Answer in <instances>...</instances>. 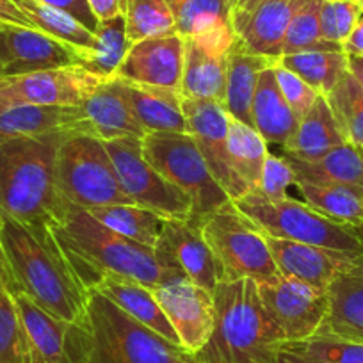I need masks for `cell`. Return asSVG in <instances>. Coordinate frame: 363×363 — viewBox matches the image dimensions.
I'll return each mask as SVG.
<instances>
[{
	"label": "cell",
	"instance_id": "cell-22",
	"mask_svg": "<svg viewBox=\"0 0 363 363\" xmlns=\"http://www.w3.org/2000/svg\"><path fill=\"white\" fill-rule=\"evenodd\" d=\"M301 0H260L250 11H232L235 36L251 52L280 61L292 15Z\"/></svg>",
	"mask_w": 363,
	"mask_h": 363
},
{
	"label": "cell",
	"instance_id": "cell-32",
	"mask_svg": "<svg viewBox=\"0 0 363 363\" xmlns=\"http://www.w3.org/2000/svg\"><path fill=\"white\" fill-rule=\"evenodd\" d=\"M303 201L337 223L363 226V189L296 180Z\"/></svg>",
	"mask_w": 363,
	"mask_h": 363
},
{
	"label": "cell",
	"instance_id": "cell-34",
	"mask_svg": "<svg viewBox=\"0 0 363 363\" xmlns=\"http://www.w3.org/2000/svg\"><path fill=\"white\" fill-rule=\"evenodd\" d=\"M267 143L250 125L230 118L228 155L232 169L247 191H255L260 184L262 169L267 157Z\"/></svg>",
	"mask_w": 363,
	"mask_h": 363
},
{
	"label": "cell",
	"instance_id": "cell-10",
	"mask_svg": "<svg viewBox=\"0 0 363 363\" xmlns=\"http://www.w3.org/2000/svg\"><path fill=\"white\" fill-rule=\"evenodd\" d=\"M104 145L113 159L121 187L135 205L167 219L189 221L193 201L145 159L141 139H114L104 141Z\"/></svg>",
	"mask_w": 363,
	"mask_h": 363
},
{
	"label": "cell",
	"instance_id": "cell-40",
	"mask_svg": "<svg viewBox=\"0 0 363 363\" xmlns=\"http://www.w3.org/2000/svg\"><path fill=\"white\" fill-rule=\"evenodd\" d=\"M320 2L323 0H301L292 15L284 41V55L301 54V52L326 50L344 52L340 45L330 43L320 36ZM281 55V57H284Z\"/></svg>",
	"mask_w": 363,
	"mask_h": 363
},
{
	"label": "cell",
	"instance_id": "cell-17",
	"mask_svg": "<svg viewBox=\"0 0 363 363\" xmlns=\"http://www.w3.org/2000/svg\"><path fill=\"white\" fill-rule=\"evenodd\" d=\"M265 235V233H264ZM271 257L281 277L294 278L319 289H328L344 272L362 271L363 257L328 247L265 235Z\"/></svg>",
	"mask_w": 363,
	"mask_h": 363
},
{
	"label": "cell",
	"instance_id": "cell-44",
	"mask_svg": "<svg viewBox=\"0 0 363 363\" xmlns=\"http://www.w3.org/2000/svg\"><path fill=\"white\" fill-rule=\"evenodd\" d=\"M294 184L296 174L289 160L284 155L277 157L269 152L267 157H265L264 169H262L260 184L255 191L260 193L265 200L280 201L291 198L289 189L294 187Z\"/></svg>",
	"mask_w": 363,
	"mask_h": 363
},
{
	"label": "cell",
	"instance_id": "cell-53",
	"mask_svg": "<svg viewBox=\"0 0 363 363\" xmlns=\"http://www.w3.org/2000/svg\"><path fill=\"white\" fill-rule=\"evenodd\" d=\"M260 0H233L232 11H250L251 8L258 4Z\"/></svg>",
	"mask_w": 363,
	"mask_h": 363
},
{
	"label": "cell",
	"instance_id": "cell-6",
	"mask_svg": "<svg viewBox=\"0 0 363 363\" xmlns=\"http://www.w3.org/2000/svg\"><path fill=\"white\" fill-rule=\"evenodd\" d=\"M233 205L269 237L363 257V226L333 221L305 201L292 198L269 201L257 191H250L233 200Z\"/></svg>",
	"mask_w": 363,
	"mask_h": 363
},
{
	"label": "cell",
	"instance_id": "cell-19",
	"mask_svg": "<svg viewBox=\"0 0 363 363\" xmlns=\"http://www.w3.org/2000/svg\"><path fill=\"white\" fill-rule=\"evenodd\" d=\"M2 30H4L8 57L0 75H20V73L79 66L82 54L86 52L30 27L2 23Z\"/></svg>",
	"mask_w": 363,
	"mask_h": 363
},
{
	"label": "cell",
	"instance_id": "cell-20",
	"mask_svg": "<svg viewBox=\"0 0 363 363\" xmlns=\"http://www.w3.org/2000/svg\"><path fill=\"white\" fill-rule=\"evenodd\" d=\"M13 298L29 337L30 363H79L80 319L61 320L23 294H13Z\"/></svg>",
	"mask_w": 363,
	"mask_h": 363
},
{
	"label": "cell",
	"instance_id": "cell-23",
	"mask_svg": "<svg viewBox=\"0 0 363 363\" xmlns=\"http://www.w3.org/2000/svg\"><path fill=\"white\" fill-rule=\"evenodd\" d=\"M86 134L79 106H22L0 111V143L54 134Z\"/></svg>",
	"mask_w": 363,
	"mask_h": 363
},
{
	"label": "cell",
	"instance_id": "cell-33",
	"mask_svg": "<svg viewBox=\"0 0 363 363\" xmlns=\"http://www.w3.org/2000/svg\"><path fill=\"white\" fill-rule=\"evenodd\" d=\"M87 212L95 216L107 228L148 247L155 246L167 219L157 212L134 203L106 205V207L89 208Z\"/></svg>",
	"mask_w": 363,
	"mask_h": 363
},
{
	"label": "cell",
	"instance_id": "cell-9",
	"mask_svg": "<svg viewBox=\"0 0 363 363\" xmlns=\"http://www.w3.org/2000/svg\"><path fill=\"white\" fill-rule=\"evenodd\" d=\"M200 232L218 262L219 281L247 278L264 284L280 274L265 235L232 200L208 216Z\"/></svg>",
	"mask_w": 363,
	"mask_h": 363
},
{
	"label": "cell",
	"instance_id": "cell-15",
	"mask_svg": "<svg viewBox=\"0 0 363 363\" xmlns=\"http://www.w3.org/2000/svg\"><path fill=\"white\" fill-rule=\"evenodd\" d=\"M153 257L164 271L180 272L205 291L214 292L218 287V262L200 228L189 221L166 219L153 246Z\"/></svg>",
	"mask_w": 363,
	"mask_h": 363
},
{
	"label": "cell",
	"instance_id": "cell-51",
	"mask_svg": "<svg viewBox=\"0 0 363 363\" xmlns=\"http://www.w3.org/2000/svg\"><path fill=\"white\" fill-rule=\"evenodd\" d=\"M347 72L358 80V84L363 89V57H358V55H347Z\"/></svg>",
	"mask_w": 363,
	"mask_h": 363
},
{
	"label": "cell",
	"instance_id": "cell-1",
	"mask_svg": "<svg viewBox=\"0 0 363 363\" xmlns=\"http://www.w3.org/2000/svg\"><path fill=\"white\" fill-rule=\"evenodd\" d=\"M48 230L68 267L87 292L96 287L107 271L132 278L152 291L169 272L157 264L153 247L107 228L86 208L69 203L62 196Z\"/></svg>",
	"mask_w": 363,
	"mask_h": 363
},
{
	"label": "cell",
	"instance_id": "cell-41",
	"mask_svg": "<svg viewBox=\"0 0 363 363\" xmlns=\"http://www.w3.org/2000/svg\"><path fill=\"white\" fill-rule=\"evenodd\" d=\"M0 363H30L26 324L6 287H0Z\"/></svg>",
	"mask_w": 363,
	"mask_h": 363
},
{
	"label": "cell",
	"instance_id": "cell-26",
	"mask_svg": "<svg viewBox=\"0 0 363 363\" xmlns=\"http://www.w3.org/2000/svg\"><path fill=\"white\" fill-rule=\"evenodd\" d=\"M253 128L267 145L284 148L298 130L299 118L287 104L274 77V65L265 68L258 77L253 102H251Z\"/></svg>",
	"mask_w": 363,
	"mask_h": 363
},
{
	"label": "cell",
	"instance_id": "cell-37",
	"mask_svg": "<svg viewBox=\"0 0 363 363\" xmlns=\"http://www.w3.org/2000/svg\"><path fill=\"white\" fill-rule=\"evenodd\" d=\"M278 62L301 77L320 96H326L347 72V55L344 52H301L284 55Z\"/></svg>",
	"mask_w": 363,
	"mask_h": 363
},
{
	"label": "cell",
	"instance_id": "cell-47",
	"mask_svg": "<svg viewBox=\"0 0 363 363\" xmlns=\"http://www.w3.org/2000/svg\"><path fill=\"white\" fill-rule=\"evenodd\" d=\"M0 23H11V26L30 27V29H34L29 18L20 11V8L13 0H0Z\"/></svg>",
	"mask_w": 363,
	"mask_h": 363
},
{
	"label": "cell",
	"instance_id": "cell-45",
	"mask_svg": "<svg viewBox=\"0 0 363 363\" xmlns=\"http://www.w3.org/2000/svg\"><path fill=\"white\" fill-rule=\"evenodd\" d=\"M274 77H277L278 87H280L284 99L287 100V104L294 111L296 116L301 120L312 109V106L320 95L313 87H310L301 77L296 75L294 72L287 69L285 66H281L280 62L274 65Z\"/></svg>",
	"mask_w": 363,
	"mask_h": 363
},
{
	"label": "cell",
	"instance_id": "cell-18",
	"mask_svg": "<svg viewBox=\"0 0 363 363\" xmlns=\"http://www.w3.org/2000/svg\"><path fill=\"white\" fill-rule=\"evenodd\" d=\"M184 47L186 41L177 33L138 41L130 47L114 77L145 86L180 91Z\"/></svg>",
	"mask_w": 363,
	"mask_h": 363
},
{
	"label": "cell",
	"instance_id": "cell-24",
	"mask_svg": "<svg viewBox=\"0 0 363 363\" xmlns=\"http://www.w3.org/2000/svg\"><path fill=\"white\" fill-rule=\"evenodd\" d=\"M315 337L363 344V269L344 272L328 287V313Z\"/></svg>",
	"mask_w": 363,
	"mask_h": 363
},
{
	"label": "cell",
	"instance_id": "cell-43",
	"mask_svg": "<svg viewBox=\"0 0 363 363\" xmlns=\"http://www.w3.org/2000/svg\"><path fill=\"white\" fill-rule=\"evenodd\" d=\"M281 347L330 363H363V344H352L335 338L312 337L301 342H285Z\"/></svg>",
	"mask_w": 363,
	"mask_h": 363
},
{
	"label": "cell",
	"instance_id": "cell-54",
	"mask_svg": "<svg viewBox=\"0 0 363 363\" xmlns=\"http://www.w3.org/2000/svg\"><path fill=\"white\" fill-rule=\"evenodd\" d=\"M6 57H8V48H6L4 30H2V23H0V73H2V68H4Z\"/></svg>",
	"mask_w": 363,
	"mask_h": 363
},
{
	"label": "cell",
	"instance_id": "cell-8",
	"mask_svg": "<svg viewBox=\"0 0 363 363\" xmlns=\"http://www.w3.org/2000/svg\"><path fill=\"white\" fill-rule=\"evenodd\" d=\"M141 145L145 159L191 198L193 212L189 223L193 226L200 228L208 216L230 201L228 194L208 171L191 134L152 132L141 139Z\"/></svg>",
	"mask_w": 363,
	"mask_h": 363
},
{
	"label": "cell",
	"instance_id": "cell-12",
	"mask_svg": "<svg viewBox=\"0 0 363 363\" xmlns=\"http://www.w3.org/2000/svg\"><path fill=\"white\" fill-rule=\"evenodd\" d=\"M257 285L262 306L281 331L285 342L315 337L328 313V289L281 274Z\"/></svg>",
	"mask_w": 363,
	"mask_h": 363
},
{
	"label": "cell",
	"instance_id": "cell-2",
	"mask_svg": "<svg viewBox=\"0 0 363 363\" xmlns=\"http://www.w3.org/2000/svg\"><path fill=\"white\" fill-rule=\"evenodd\" d=\"M0 246L8 265L11 294H23L48 315L80 319L89 292L66 264L50 230L30 228L0 214Z\"/></svg>",
	"mask_w": 363,
	"mask_h": 363
},
{
	"label": "cell",
	"instance_id": "cell-49",
	"mask_svg": "<svg viewBox=\"0 0 363 363\" xmlns=\"http://www.w3.org/2000/svg\"><path fill=\"white\" fill-rule=\"evenodd\" d=\"M342 48H344L345 55H358V57H363V13L359 16L358 23H356L354 30H352L351 36L347 38V41H345Z\"/></svg>",
	"mask_w": 363,
	"mask_h": 363
},
{
	"label": "cell",
	"instance_id": "cell-30",
	"mask_svg": "<svg viewBox=\"0 0 363 363\" xmlns=\"http://www.w3.org/2000/svg\"><path fill=\"white\" fill-rule=\"evenodd\" d=\"M344 143L347 141L342 135L326 99L319 96L312 109L299 120L298 130L284 146V153L299 160H317Z\"/></svg>",
	"mask_w": 363,
	"mask_h": 363
},
{
	"label": "cell",
	"instance_id": "cell-4",
	"mask_svg": "<svg viewBox=\"0 0 363 363\" xmlns=\"http://www.w3.org/2000/svg\"><path fill=\"white\" fill-rule=\"evenodd\" d=\"M65 135L0 143V214L30 228H47L61 198L54 184V164Z\"/></svg>",
	"mask_w": 363,
	"mask_h": 363
},
{
	"label": "cell",
	"instance_id": "cell-42",
	"mask_svg": "<svg viewBox=\"0 0 363 363\" xmlns=\"http://www.w3.org/2000/svg\"><path fill=\"white\" fill-rule=\"evenodd\" d=\"M362 13L363 8L356 0H323L319 11L323 40L344 47Z\"/></svg>",
	"mask_w": 363,
	"mask_h": 363
},
{
	"label": "cell",
	"instance_id": "cell-31",
	"mask_svg": "<svg viewBox=\"0 0 363 363\" xmlns=\"http://www.w3.org/2000/svg\"><path fill=\"white\" fill-rule=\"evenodd\" d=\"M182 38L233 30L230 0H167Z\"/></svg>",
	"mask_w": 363,
	"mask_h": 363
},
{
	"label": "cell",
	"instance_id": "cell-36",
	"mask_svg": "<svg viewBox=\"0 0 363 363\" xmlns=\"http://www.w3.org/2000/svg\"><path fill=\"white\" fill-rule=\"evenodd\" d=\"M13 2L29 18L34 29L80 50H91L95 47V33H91L68 13L52 8L41 0H13Z\"/></svg>",
	"mask_w": 363,
	"mask_h": 363
},
{
	"label": "cell",
	"instance_id": "cell-46",
	"mask_svg": "<svg viewBox=\"0 0 363 363\" xmlns=\"http://www.w3.org/2000/svg\"><path fill=\"white\" fill-rule=\"evenodd\" d=\"M41 2L68 13L69 16L79 20L84 27H87L91 33H95L96 26H99V20H96L95 15L91 13L87 0H41Z\"/></svg>",
	"mask_w": 363,
	"mask_h": 363
},
{
	"label": "cell",
	"instance_id": "cell-56",
	"mask_svg": "<svg viewBox=\"0 0 363 363\" xmlns=\"http://www.w3.org/2000/svg\"><path fill=\"white\" fill-rule=\"evenodd\" d=\"M356 2H358V4L362 6V8H363V0H356Z\"/></svg>",
	"mask_w": 363,
	"mask_h": 363
},
{
	"label": "cell",
	"instance_id": "cell-28",
	"mask_svg": "<svg viewBox=\"0 0 363 363\" xmlns=\"http://www.w3.org/2000/svg\"><path fill=\"white\" fill-rule=\"evenodd\" d=\"M121 84H123L132 111L146 134H152V132L189 134L186 114L182 107L180 91L145 86V84L128 82L123 79H121Z\"/></svg>",
	"mask_w": 363,
	"mask_h": 363
},
{
	"label": "cell",
	"instance_id": "cell-13",
	"mask_svg": "<svg viewBox=\"0 0 363 363\" xmlns=\"http://www.w3.org/2000/svg\"><path fill=\"white\" fill-rule=\"evenodd\" d=\"M153 296L173 326L182 349L196 354L214 330V294L193 284L180 272L169 271L153 289Z\"/></svg>",
	"mask_w": 363,
	"mask_h": 363
},
{
	"label": "cell",
	"instance_id": "cell-55",
	"mask_svg": "<svg viewBox=\"0 0 363 363\" xmlns=\"http://www.w3.org/2000/svg\"><path fill=\"white\" fill-rule=\"evenodd\" d=\"M177 363H201V362H198L196 358H194V354H191V352H182L180 354V358L177 359Z\"/></svg>",
	"mask_w": 363,
	"mask_h": 363
},
{
	"label": "cell",
	"instance_id": "cell-5",
	"mask_svg": "<svg viewBox=\"0 0 363 363\" xmlns=\"http://www.w3.org/2000/svg\"><path fill=\"white\" fill-rule=\"evenodd\" d=\"M184 349L143 326L100 292L80 317L79 363H177Z\"/></svg>",
	"mask_w": 363,
	"mask_h": 363
},
{
	"label": "cell",
	"instance_id": "cell-48",
	"mask_svg": "<svg viewBox=\"0 0 363 363\" xmlns=\"http://www.w3.org/2000/svg\"><path fill=\"white\" fill-rule=\"evenodd\" d=\"M87 4L99 22L121 15V0H87Z\"/></svg>",
	"mask_w": 363,
	"mask_h": 363
},
{
	"label": "cell",
	"instance_id": "cell-14",
	"mask_svg": "<svg viewBox=\"0 0 363 363\" xmlns=\"http://www.w3.org/2000/svg\"><path fill=\"white\" fill-rule=\"evenodd\" d=\"M182 107L187 120V130L196 141L208 171L225 189L230 200H239L240 196L250 193L232 169L228 155L230 116L223 104L218 100L182 99Z\"/></svg>",
	"mask_w": 363,
	"mask_h": 363
},
{
	"label": "cell",
	"instance_id": "cell-50",
	"mask_svg": "<svg viewBox=\"0 0 363 363\" xmlns=\"http://www.w3.org/2000/svg\"><path fill=\"white\" fill-rule=\"evenodd\" d=\"M278 363H330L324 359L313 358V356L303 354V352L289 351V349L281 347L280 354H278Z\"/></svg>",
	"mask_w": 363,
	"mask_h": 363
},
{
	"label": "cell",
	"instance_id": "cell-11",
	"mask_svg": "<svg viewBox=\"0 0 363 363\" xmlns=\"http://www.w3.org/2000/svg\"><path fill=\"white\" fill-rule=\"evenodd\" d=\"M106 80L80 66L0 75V111L22 106H80Z\"/></svg>",
	"mask_w": 363,
	"mask_h": 363
},
{
	"label": "cell",
	"instance_id": "cell-39",
	"mask_svg": "<svg viewBox=\"0 0 363 363\" xmlns=\"http://www.w3.org/2000/svg\"><path fill=\"white\" fill-rule=\"evenodd\" d=\"M324 99L345 141L363 148V89L358 80L345 72Z\"/></svg>",
	"mask_w": 363,
	"mask_h": 363
},
{
	"label": "cell",
	"instance_id": "cell-3",
	"mask_svg": "<svg viewBox=\"0 0 363 363\" xmlns=\"http://www.w3.org/2000/svg\"><path fill=\"white\" fill-rule=\"evenodd\" d=\"M216 324L194 354L201 363H278L285 338L264 310L253 280L219 281L214 289Z\"/></svg>",
	"mask_w": 363,
	"mask_h": 363
},
{
	"label": "cell",
	"instance_id": "cell-57",
	"mask_svg": "<svg viewBox=\"0 0 363 363\" xmlns=\"http://www.w3.org/2000/svg\"><path fill=\"white\" fill-rule=\"evenodd\" d=\"M230 2H232V8H233V0H230Z\"/></svg>",
	"mask_w": 363,
	"mask_h": 363
},
{
	"label": "cell",
	"instance_id": "cell-35",
	"mask_svg": "<svg viewBox=\"0 0 363 363\" xmlns=\"http://www.w3.org/2000/svg\"><path fill=\"white\" fill-rule=\"evenodd\" d=\"M132 43L125 33L123 16L99 22L95 29V47L82 54L79 66L93 75L111 79L127 57Z\"/></svg>",
	"mask_w": 363,
	"mask_h": 363
},
{
	"label": "cell",
	"instance_id": "cell-29",
	"mask_svg": "<svg viewBox=\"0 0 363 363\" xmlns=\"http://www.w3.org/2000/svg\"><path fill=\"white\" fill-rule=\"evenodd\" d=\"M296 180L328 186H349L363 189V148L344 143L317 160H299L285 155Z\"/></svg>",
	"mask_w": 363,
	"mask_h": 363
},
{
	"label": "cell",
	"instance_id": "cell-21",
	"mask_svg": "<svg viewBox=\"0 0 363 363\" xmlns=\"http://www.w3.org/2000/svg\"><path fill=\"white\" fill-rule=\"evenodd\" d=\"M79 107L86 116V134L93 138L114 141L143 139L146 135L118 77H111L100 84Z\"/></svg>",
	"mask_w": 363,
	"mask_h": 363
},
{
	"label": "cell",
	"instance_id": "cell-27",
	"mask_svg": "<svg viewBox=\"0 0 363 363\" xmlns=\"http://www.w3.org/2000/svg\"><path fill=\"white\" fill-rule=\"evenodd\" d=\"M278 61L251 52L239 38L235 36L228 52V68H226V87L223 107L230 118L253 127L251 120V102L257 89L258 77L269 66Z\"/></svg>",
	"mask_w": 363,
	"mask_h": 363
},
{
	"label": "cell",
	"instance_id": "cell-16",
	"mask_svg": "<svg viewBox=\"0 0 363 363\" xmlns=\"http://www.w3.org/2000/svg\"><path fill=\"white\" fill-rule=\"evenodd\" d=\"M184 69L180 95L187 100L223 102L226 87L228 52L235 41L233 30L184 38Z\"/></svg>",
	"mask_w": 363,
	"mask_h": 363
},
{
	"label": "cell",
	"instance_id": "cell-7",
	"mask_svg": "<svg viewBox=\"0 0 363 363\" xmlns=\"http://www.w3.org/2000/svg\"><path fill=\"white\" fill-rule=\"evenodd\" d=\"M54 184L59 196L86 211L134 203L121 187L104 141L89 134L65 135L55 153Z\"/></svg>",
	"mask_w": 363,
	"mask_h": 363
},
{
	"label": "cell",
	"instance_id": "cell-52",
	"mask_svg": "<svg viewBox=\"0 0 363 363\" xmlns=\"http://www.w3.org/2000/svg\"><path fill=\"white\" fill-rule=\"evenodd\" d=\"M0 287H6L8 291H11V280H9L8 265H6V258H4V251H2V246H0Z\"/></svg>",
	"mask_w": 363,
	"mask_h": 363
},
{
	"label": "cell",
	"instance_id": "cell-38",
	"mask_svg": "<svg viewBox=\"0 0 363 363\" xmlns=\"http://www.w3.org/2000/svg\"><path fill=\"white\" fill-rule=\"evenodd\" d=\"M121 16L132 45L177 33L167 0H121Z\"/></svg>",
	"mask_w": 363,
	"mask_h": 363
},
{
	"label": "cell",
	"instance_id": "cell-25",
	"mask_svg": "<svg viewBox=\"0 0 363 363\" xmlns=\"http://www.w3.org/2000/svg\"><path fill=\"white\" fill-rule=\"evenodd\" d=\"M93 291L106 296L111 303H114L118 308L123 310L127 315L141 323L143 326L159 333L160 337L169 340L171 344L180 345V340H178L167 317L164 315L152 289L132 280V278L123 277V274L107 271L104 272Z\"/></svg>",
	"mask_w": 363,
	"mask_h": 363
}]
</instances>
